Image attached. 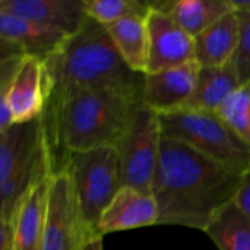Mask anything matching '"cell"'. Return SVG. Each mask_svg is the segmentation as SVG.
Returning a JSON list of instances; mask_svg holds the SVG:
<instances>
[{
    "instance_id": "1",
    "label": "cell",
    "mask_w": 250,
    "mask_h": 250,
    "mask_svg": "<svg viewBox=\"0 0 250 250\" xmlns=\"http://www.w3.org/2000/svg\"><path fill=\"white\" fill-rule=\"evenodd\" d=\"M242 176L163 136L160 161L152 182L158 226H182L205 231L217 212L234 201Z\"/></svg>"
},
{
    "instance_id": "2",
    "label": "cell",
    "mask_w": 250,
    "mask_h": 250,
    "mask_svg": "<svg viewBox=\"0 0 250 250\" xmlns=\"http://www.w3.org/2000/svg\"><path fill=\"white\" fill-rule=\"evenodd\" d=\"M50 98L45 110L94 88H116L142 98L144 75L120 57L105 26L89 19L64 45L45 59Z\"/></svg>"
},
{
    "instance_id": "3",
    "label": "cell",
    "mask_w": 250,
    "mask_h": 250,
    "mask_svg": "<svg viewBox=\"0 0 250 250\" xmlns=\"http://www.w3.org/2000/svg\"><path fill=\"white\" fill-rule=\"evenodd\" d=\"M142 101L116 88L82 91L44 116L53 149L64 155L101 146H117L123 138L135 105Z\"/></svg>"
},
{
    "instance_id": "4",
    "label": "cell",
    "mask_w": 250,
    "mask_h": 250,
    "mask_svg": "<svg viewBox=\"0 0 250 250\" xmlns=\"http://www.w3.org/2000/svg\"><path fill=\"white\" fill-rule=\"evenodd\" d=\"M54 171L45 116L0 132V224H13L28 192Z\"/></svg>"
},
{
    "instance_id": "5",
    "label": "cell",
    "mask_w": 250,
    "mask_h": 250,
    "mask_svg": "<svg viewBox=\"0 0 250 250\" xmlns=\"http://www.w3.org/2000/svg\"><path fill=\"white\" fill-rule=\"evenodd\" d=\"M158 116L163 136L189 145L239 176L250 168V145L218 113L182 108Z\"/></svg>"
},
{
    "instance_id": "6",
    "label": "cell",
    "mask_w": 250,
    "mask_h": 250,
    "mask_svg": "<svg viewBox=\"0 0 250 250\" xmlns=\"http://www.w3.org/2000/svg\"><path fill=\"white\" fill-rule=\"evenodd\" d=\"M62 166L72 179L83 221L97 237L100 218L122 188L120 154L117 146H101L64 155Z\"/></svg>"
},
{
    "instance_id": "7",
    "label": "cell",
    "mask_w": 250,
    "mask_h": 250,
    "mask_svg": "<svg viewBox=\"0 0 250 250\" xmlns=\"http://www.w3.org/2000/svg\"><path fill=\"white\" fill-rule=\"evenodd\" d=\"M48 98L45 60L34 56L0 59V132L42 117Z\"/></svg>"
},
{
    "instance_id": "8",
    "label": "cell",
    "mask_w": 250,
    "mask_h": 250,
    "mask_svg": "<svg viewBox=\"0 0 250 250\" xmlns=\"http://www.w3.org/2000/svg\"><path fill=\"white\" fill-rule=\"evenodd\" d=\"M160 116L139 101L132 113L129 126L120 139L122 186H130L151 193L161 151Z\"/></svg>"
},
{
    "instance_id": "9",
    "label": "cell",
    "mask_w": 250,
    "mask_h": 250,
    "mask_svg": "<svg viewBox=\"0 0 250 250\" xmlns=\"http://www.w3.org/2000/svg\"><path fill=\"white\" fill-rule=\"evenodd\" d=\"M94 239L103 237L94 236L83 221L69 171L60 166L50 180L41 250H82Z\"/></svg>"
},
{
    "instance_id": "10",
    "label": "cell",
    "mask_w": 250,
    "mask_h": 250,
    "mask_svg": "<svg viewBox=\"0 0 250 250\" xmlns=\"http://www.w3.org/2000/svg\"><path fill=\"white\" fill-rule=\"evenodd\" d=\"M69 37V34L60 29L0 10V59L10 56H34L45 60L56 54Z\"/></svg>"
},
{
    "instance_id": "11",
    "label": "cell",
    "mask_w": 250,
    "mask_h": 250,
    "mask_svg": "<svg viewBox=\"0 0 250 250\" xmlns=\"http://www.w3.org/2000/svg\"><path fill=\"white\" fill-rule=\"evenodd\" d=\"M146 22L149 38L146 73L163 72L195 60V38L171 16L151 9Z\"/></svg>"
},
{
    "instance_id": "12",
    "label": "cell",
    "mask_w": 250,
    "mask_h": 250,
    "mask_svg": "<svg viewBox=\"0 0 250 250\" xmlns=\"http://www.w3.org/2000/svg\"><path fill=\"white\" fill-rule=\"evenodd\" d=\"M201 66L196 60L163 72L144 75L142 103L157 114L186 107L193 95Z\"/></svg>"
},
{
    "instance_id": "13",
    "label": "cell",
    "mask_w": 250,
    "mask_h": 250,
    "mask_svg": "<svg viewBox=\"0 0 250 250\" xmlns=\"http://www.w3.org/2000/svg\"><path fill=\"white\" fill-rule=\"evenodd\" d=\"M157 223L158 207L154 195L130 186H122L100 218L98 234L104 237L117 231L157 226Z\"/></svg>"
},
{
    "instance_id": "14",
    "label": "cell",
    "mask_w": 250,
    "mask_h": 250,
    "mask_svg": "<svg viewBox=\"0 0 250 250\" xmlns=\"http://www.w3.org/2000/svg\"><path fill=\"white\" fill-rule=\"evenodd\" d=\"M0 10L69 35L78 32L88 21L85 0H0Z\"/></svg>"
},
{
    "instance_id": "15",
    "label": "cell",
    "mask_w": 250,
    "mask_h": 250,
    "mask_svg": "<svg viewBox=\"0 0 250 250\" xmlns=\"http://www.w3.org/2000/svg\"><path fill=\"white\" fill-rule=\"evenodd\" d=\"M51 177L35 185L22 201L13 221V250L42 248Z\"/></svg>"
},
{
    "instance_id": "16",
    "label": "cell",
    "mask_w": 250,
    "mask_h": 250,
    "mask_svg": "<svg viewBox=\"0 0 250 250\" xmlns=\"http://www.w3.org/2000/svg\"><path fill=\"white\" fill-rule=\"evenodd\" d=\"M240 34L239 15L231 10L195 37V60L201 67H218L233 60Z\"/></svg>"
},
{
    "instance_id": "17",
    "label": "cell",
    "mask_w": 250,
    "mask_h": 250,
    "mask_svg": "<svg viewBox=\"0 0 250 250\" xmlns=\"http://www.w3.org/2000/svg\"><path fill=\"white\" fill-rule=\"evenodd\" d=\"M240 85V75L233 60L218 67H201L193 95L185 108L217 113Z\"/></svg>"
},
{
    "instance_id": "18",
    "label": "cell",
    "mask_w": 250,
    "mask_h": 250,
    "mask_svg": "<svg viewBox=\"0 0 250 250\" xmlns=\"http://www.w3.org/2000/svg\"><path fill=\"white\" fill-rule=\"evenodd\" d=\"M151 9L171 16L193 38L233 10L230 0H160Z\"/></svg>"
},
{
    "instance_id": "19",
    "label": "cell",
    "mask_w": 250,
    "mask_h": 250,
    "mask_svg": "<svg viewBox=\"0 0 250 250\" xmlns=\"http://www.w3.org/2000/svg\"><path fill=\"white\" fill-rule=\"evenodd\" d=\"M148 15H135L105 26L123 62L136 73L145 75L148 66Z\"/></svg>"
},
{
    "instance_id": "20",
    "label": "cell",
    "mask_w": 250,
    "mask_h": 250,
    "mask_svg": "<svg viewBox=\"0 0 250 250\" xmlns=\"http://www.w3.org/2000/svg\"><path fill=\"white\" fill-rule=\"evenodd\" d=\"M218 250H250V217L231 201L204 231Z\"/></svg>"
},
{
    "instance_id": "21",
    "label": "cell",
    "mask_w": 250,
    "mask_h": 250,
    "mask_svg": "<svg viewBox=\"0 0 250 250\" xmlns=\"http://www.w3.org/2000/svg\"><path fill=\"white\" fill-rule=\"evenodd\" d=\"M85 9L89 19L103 26H108L125 18L135 15H148L151 1L141 0H85Z\"/></svg>"
},
{
    "instance_id": "22",
    "label": "cell",
    "mask_w": 250,
    "mask_h": 250,
    "mask_svg": "<svg viewBox=\"0 0 250 250\" xmlns=\"http://www.w3.org/2000/svg\"><path fill=\"white\" fill-rule=\"evenodd\" d=\"M218 116L250 145V82L240 88L221 105Z\"/></svg>"
},
{
    "instance_id": "23",
    "label": "cell",
    "mask_w": 250,
    "mask_h": 250,
    "mask_svg": "<svg viewBox=\"0 0 250 250\" xmlns=\"http://www.w3.org/2000/svg\"><path fill=\"white\" fill-rule=\"evenodd\" d=\"M237 15L240 21V34H239V45L233 57V62L239 70L240 81L243 83V79L250 67V15L246 13H237Z\"/></svg>"
},
{
    "instance_id": "24",
    "label": "cell",
    "mask_w": 250,
    "mask_h": 250,
    "mask_svg": "<svg viewBox=\"0 0 250 250\" xmlns=\"http://www.w3.org/2000/svg\"><path fill=\"white\" fill-rule=\"evenodd\" d=\"M234 202L250 217V168L242 176L239 189L234 196Z\"/></svg>"
},
{
    "instance_id": "25",
    "label": "cell",
    "mask_w": 250,
    "mask_h": 250,
    "mask_svg": "<svg viewBox=\"0 0 250 250\" xmlns=\"http://www.w3.org/2000/svg\"><path fill=\"white\" fill-rule=\"evenodd\" d=\"M230 3L234 12L250 15V0H230Z\"/></svg>"
},
{
    "instance_id": "26",
    "label": "cell",
    "mask_w": 250,
    "mask_h": 250,
    "mask_svg": "<svg viewBox=\"0 0 250 250\" xmlns=\"http://www.w3.org/2000/svg\"><path fill=\"white\" fill-rule=\"evenodd\" d=\"M82 250H104L103 246V239H94L89 243L85 245V248Z\"/></svg>"
}]
</instances>
